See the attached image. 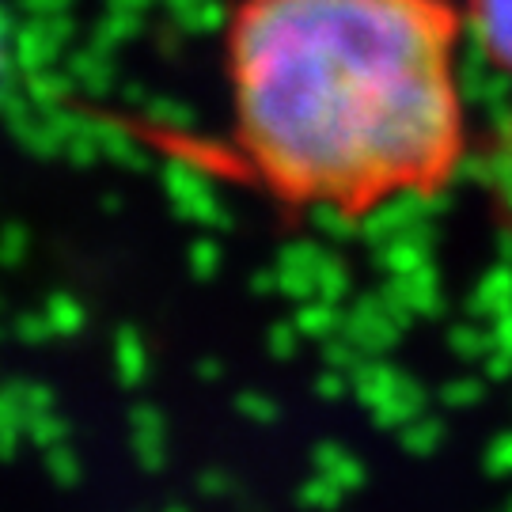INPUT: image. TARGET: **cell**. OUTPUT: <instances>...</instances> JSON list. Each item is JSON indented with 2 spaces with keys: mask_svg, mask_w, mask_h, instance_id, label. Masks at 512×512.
<instances>
[{
  "mask_svg": "<svg viewBox=\"0 0 512 512\" xmlns=\"http://www.w3.org/2000/svg\"><path fill=\"white\" fill-rule=\"evenodd\" d=\"M228 152L296 217L440 198L471 156L463 0H220Z\"/></svg>",
  "mask_w": 512,
  "mask_h": 512,
  "instance_id": "obj_1",
  "label": "cell"
},
{
  "mask_svg": "<svg viewBox=\"0 0 512 512\" xmlns=\"http://www.w3.org/2000/svg\"><path fill=\"white\" fill-rule=\"evenodd\" d=\"M467 31L494 69L512 76V0H463Z\"/></svg>",
  "mask_w": 512,
  "mask_h": 512,
  "instance_id": "obj_2",
  "label": "cell"
}]
</instances>
